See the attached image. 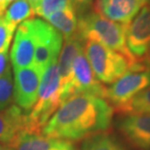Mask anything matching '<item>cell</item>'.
Listing matches in <instances>:
<instances>
[{
	"mask_svg": "<svg viewBox=\"0 0 150 150\" xmlns=\"http://www.w3.org/2000/svg\"><path fill=\"white\" fill-rule=\"evenodd\" d=\"M112 117L113 107L105 98L75 95L62 103L41 132L55 139L80 140L107 131Z\"/></svg>",
	"mask_w": 150,
	"mask_h": 150,
	"instance_id": "1",
	"label": "cell"
},
{
	"mask_svg": "<svg viewBox=\"0 0 150 150\" xmlns=\"http://www.w3.org/2000/svg\"><path fill=\"white\" fill-rule=\"evenodd\" d=\"M83 49L96 77L106 85H111L131 69L149 67L144 59L133 61L96 41L84 40Z\"/></svg>",
	"mask_w": 150,
	"mask_h": 150,
	"instance_id": "2",
	"label": "cell"
},
{
	"mask_svg": "<svg viewBox=\"0 0 150 150\" xmlns=\"http://www.w3.org/2000/svg\"><path fill=\"white\" fill-rule=\"evenodd\" d=\"M62 103L59 65L58 62H54L42 73L37 100L33 108L26 113L25 131L40 133Z\"/></svg>",
	"mask_w": 150,
	"mask_h": 150,
	"instance_id": "3",
	"label": "cell"
},
{
	"mask_svg": "<svg viewBox=\"0 0 150 150\" xmlns=\"http://www.w3.org/2000/svg\"><path fill=\"white\" fill-rule=\"evenodd\" d=\"M127 25H123L101 16L95 11L83 13L78 18L77 35L82 40H92L100 43L128 57L139 61L129 52L126 43Z\"/></svg>",
	"mask_w": 150,
	"mask_h": 150,
	"instance_id": "4",
	"label": "cell"
},
{
	"mask_svg": "<svg viewBox=\"0 0 150 150\" xmlns=\"http://www.w3.org/2000/svg\"><path fill=\"white\" fill-rule=\"evenodd\" d=\"M33 22L36 45L32 64L44 71L52 62H58L64 44V37L46 21L33 19Z\"/></svg>",
	"mask_w": 150,
	"mask_h": 150,
	"instance_id": "5",
	"label": "cell"
},
{
	"mask_svg": "<svg viewBox=\"0 0 150 150\" xmlns=\"http://www.w3.org/2000/svg\"><path fill=\"white\" fill-rule=\"evenodd\" d=\"M150 86V67L131 69L106 88L105 100L115 109Z\"/></svg>",
	"mask_w": 150,
	"mask_h": 150,
	"instance_id": "6",
	"label": "cell"
},
{
	"mask_svg": "<svg viewBox=\"0 0 150 150\" xmlns=\"http://www.w3.org/2000/svg\"><path fill=\"white\" fill-rule=\"evenodd\" d=\"M88 94L105 98L106 88L96 77L84 49L75 58L72 65L71 80L68 88V98L75 95Z\"/></svg>",
	"mask_w": 150,
	"mask_h": 150,
	"instance_id": "7",
	"label": "cell"
},
{
	"mask_svg": "<svg viewBox=\"0 0 150 150\" xmlns=\"http://www.w3.org/2000/svg\"><path fill=\"white\" fill-rule=\"evenodd\" d=\"M42 73L33 64L14 70V98L25 113L30 111L36 103Z\"/></svg>",
	"mask_w": 150,
	"mask_h": 150,
	"instance_id": "8",
	"label": "cell"
},
{
	"mask_svg": "<svg viewBox=\"0 0 150 150\" xmlns=\"http://www.w3.org/2000/svg\"><path fill=\"white\" fill-rule=\"evenodd\" d=\"M36 36L33 18L18 25L15 40L10 52L13 70L28 67L33 64Z\"/></svg>",
	"mask_w": 150,
	"mask_h": 150,
	"instance_id": "9",
	"label": "cell"
},
{
	"mask_svg": "<svg viewBox=\"0 0 150 150\" xmlns=\"http://www.w3.org/2000/svg\"><path fill=\"white\" fill-rule=\"evenodd\" d=\"M127 48L137 59H143L150 47V5L144 6L127 26Z\"/></svg>",
	"mask_w": 150,
	"mask_h": 150,
	"instance_id": "10",
	"label": "cell"
},
{
	"mask_svg": "<svg viewBox=\"0 0 150 150\" xmlns=\"http://www.w3.org/2000/svg\"><path fill=\"white\" fill-rule=\"evenodd\" d=\"M117 129L133 148L150 150V114L122 115Z\"/></svg>",
	"mask_w": 150,
	"mask_h": 150,
	"instance_id": "11",
	"label": "cell"
},
{
	"mask_svg": "<svg viewBox=\"0 0 150 150\" xmlns=\"http://www.w3.org/2000/svg\"><path fill=\"white\" fill-rule=\"evenodd\" d=\"M146 4V0H95L94 9L113 22L128 25Z\"/></svg>",
	"mask_w": 150,
	"mask_h": 150,
	"instance_id": "12",
	"label": "cell"
},
{
	"mask_svg": "<svg viewBox=\"0 0 150 150\" xmlns=\"http://www.w3.org/2000/svg\"><path fill=\"white\" fill-rule=\"evenodd\" d=\"M13 150H75L71 142L23 131L9 143Z\"/></svg>",
	"mask_w": 150,
	"mask_h": 150,
	"instance_id": "13",
	"label": "cell"
},
{
	"mask_svg": "<svg viewBox=\"0 0 150 150\" xmlns=\"http://www.w3.org/2000/svg\"><path fill=\"white\" fill-rule=\"evenodd\" d=\"M84 41L78 35L64 39L62 44V51L59 53L58 65L62 82V101H65L68 98V88L71 80L72 73V65L75 58L81 50H83Z\"/></svg>",
	"mask_w": 150,
	"mask_h": 150,
	"instance_id": "14",
	"label": "cell"
},
{
	"mask_svg": "<svg viewBox=\"0 0 150 150\" xmlns=\"http://www.w3.org/2000/svg\"><path fill=\"white\" fill-rule=\"evenodd\" d=\"M26 113L18 105L0 110V142L10 143L21 132L25 131Z\"/></svg>",
	"mask_w": 150,
	"mask_h": 150,
	"instance_id": "15",
	"label": "cell"
},
{
	"mask_svg": "<svg viewBox=\"0 0 150 150\" xmlns=\"http://www.w3.org/2000/svg\"><path fill=\"white\" fill-rule=\"evenodd\" d=\"M46 21L62 35L64 39H68L77 35L78 18L77 11L73 5H69L55 12L50 15Z\"/></svg>",
	"mask_w": 150,
	"mask_h": 150,
	"instance_id": "16",
	"label": "cell"
},
{
	"mask_svg": "<svg viewBox=\"0 0 150 150\" xmlns=\"http://www.w3.org/2000/svg\"><path fill=\"white\" fill-rule=\"evenodd\" d=\"M2 16L9 23L18 26L25 21L32 19L35 16V12L28 0H15Z\"/></svg>",
	"mask_w": 150,
	"mask_h": 150,
	"instance_id": "17",
	"label": "cell"
},
{
	"mask_svg": "<svg viewBox=\"0 0 150 150\" xmlns=\"http://www.w3.org/2000/svg\"><path fill=\"white\" fill-rule=\"evenodd\" d=\"M116 110L122 115L150 114V86Z\"/></svg>",
	"mask_w": 150,
	"mask_h": 150,
	"instance_id": "18",
	"label": "cell"
},
{
	"mask_svg": "<svg viewBox=\"0 0 150 150\" xmlns=\"http://www.w3.org/2000/svg\"><path fill=\"white\" fill-rule=\"evenodd\" d=\"M81 150H126L115 137L100 133L84 139Z\"/></svg>",
	"mask_w": 150,
	"mask_h": 150,
	"instance_id": "19",
	"label": "cell"
},
{
	"mask_svg": "<svg viewBox=\"0 0 150 150\" xmlns=\"http://www.w3.org/2000/svg\"><path fill=\"white\" fill-rule=\"evenodd\" d=\"M14 101V78L9 67L4 73L0 75V110L12 106Z\"/></svg>",
	"mask_w": 150,
	"mask_h": 150,
	"instance_id": "20",
	"label": "cell"
},
{
	"mask_svg": "<svg viewBox=\"0 0 150 150\" xmlns=\"http://www.w3.org/2000/svg\"><path fill=\"white\" fill-rule=\"evenodd\" d=\"M69 5H73L71 0H41L39 4L34 8V12L35 15L46 20L50 15Z\"/></svg>",
	"mask_w": 150,
	"mask_h": 150,
	"instance_id": "21",
	"label": "cell"
},
{
	"mask_svg": "<svg viewBox=\"0 0 150 150\" xmlns=\"http://www.w3.org/2000/svg\"><path fill=\"white\" fill-rule=\"evenodd\" d=\"M17 26L9 23L3 16H0V52L9 50Z\"/></svg>",
	"mask_w": 150,
	"mask_h": 150,
	"instance_id": "22",
	"label": "cell"
},
{
	"mask_svg": "<svg viewBox=\"0 0 150 150\" xmlns=\"http://www.w3.org/2000/svg\"><path fill=\"white\" fill-rule=\"evenodd\" d=\"M9 50L0 52V75L7 70V68L10 67L9 65Z\"/></svg>",
	"mask_w": 150,
	"mask_h": 150,
	"instance_id": "23",
	"label": "cell"
},
{
	"mask_svg": "<svg viewBox=\"0 0 150 150\" xmlns=\"http://www.w3.org/2000/svg\"><path fill=\"white\" fill-rule=\"evenodd\" d=\"M71 2H72L77 12L84 13V11L88 9L89 6L92 4L93 0H71Z\"/></svg>",
	"mask_w": 150,
	"mask_h": 150,
	"instance_id": "24",
	"label": "cell"
},
{
	"mask_svg": "<svg viewBox=\"0 0 150 150\" xmlns=\"http://www.w3.org/2000/svg\"><path fill=\"white\" fill-rule=\"evenodd\" d=\"M12 2H13L12 0H0V16H2L5 13V11L7 10V8Z\"/></svg>",
	"mask_w": 150,
	"mask_h": 150,
	"instance_id": "25",
	"label": "cell"
},
{
	"mask_svg": "<svg viewBox=\"0 0 150 150\" xmlns=\"http://www.w3.org/2000/svg\"><path fill=\"white\" fill-rule=\"evenodd\" d=\"M144 62H146V64L148 65V67H150V47H149V49L147 51V54H146V56L144 57Z\"/></svg>",
	"mask_w": 150,
	"mask_h": 150,
	"instance_id": "26",
	"label": "cell"
},
{
	"mask_svg": "<svg viewBox=\"0 0 150 150\" xmlns=\"http://www.w3.org/2000/svg\"><path fill=\"white\" fill-rule=\"evenodd\" d=\"M28 1L30 3V4L32 5V7H33V9H34L39 4V2H40L41 0H28Z\"/></svg>",
	"mask_w": 150,
	"mask_h": 150,
	"instance_id": "27",
	"label": "cell"
},
{
	"mask_svg": "<svg viewBox=\"0 0 150 150\" xmlns=\"http://www.w3.org/2000/svg\"><path fill=\"white\" fill-rule=\"evenodd\" d=\"M146 2H147V4L150 5V0H146Z\"/></svg>",
	"mask_w": 150,
	"mask_h": 150,
	"instance_id": "28",
	"label": "cell"
}]
</instances>
